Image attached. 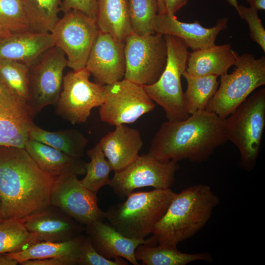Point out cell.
I'll use <instances>...</instances> for the list:
<instances>
[{"instance_id":"23","label":"cell","mask_w":265,"mask_h":265,"mask_svg":"<svg viewBox=\"0 0 265 265\" xmlns=\"http://www.w3.org/2000/svg\"><path fill=\"white\" fill-rule=\"evenodd\" d=\"M238 54L230 44L216 45L190 53L186 71L195 76H221L234 65Z\"/></svg>"},{"instance_id":"42","label":"cell","mask_w":265,"mask_h":265,"mask_svg":"<svg viewBox=\"0 0 265 265\" xmlns=\"http://www.w3.org/2000/svg\"><path fill=\"white\" fill-rule=\"evenodd\" d=\"M159 4V14L166 13V9L163 0H158Z\"/></svg>"},{"instance_id":"27","label":"cell","mask_w":265,"mask_h":265,"mask_svg":"<svg viewBox=\"0 0 265 265\" xmlns=\"http://www.w3.org/2000/svg\"><path fill=\"white\" fill-rule=\"evenodd\" d=\"M28 139L41 142L77 158L83 156L88 142L87 138L76 129L48 131L35 124L29 130Z\"/></svg>"},{"instance_id":"9","label":"cell","mask_w":265,"mask_h":265,"mask_svg":"<svg viewBox=\"0 0 265 265\" xmlns=\"http://www.w3.org/2000/svg\"><path fill=\"white\" fill-rule=\"evenodd\" d=\"M99 32L95 20L80 11L70 10L64 13L51 33L55 46L64 52L67 66L77 71L85 67Z\"/></svg>"},{"instance_id":"28","label":"cell","mask_w":265,"mask_h":265,"mask_svg":"<svg viewBox=\"0 0 265 265\" xmlns=\"http://www.w3.org/2000/svg\"><path fill=\"white\" fill-rule=\"evenodd\" d=\"M187 82V88L184 98L187 112L192 114L205 110L216 93L218 87V77L215 75L195 76L187 73L183 74Z\"/></svg>"},{"instance_id":"3","label":"cell","mask_w":265,"mask_h":265,"mask_svg":"<svg viewBox=\"0 0 265 265\" xmlns=\"http://www.w3.org/2000/svg\"><path fill=\"white\" fill-rule=\"evenodd\" d=\"M220 200L206 184L189 186L176 193L155 225L152 237L158 245L177 247L192 237L207 223Z\"/></svg>"},{"instance_id":"2","label":"cell","mask_w":265,"mask_h":265,"mask_svg":"<svg viewBox=\"0 0 265 265\" xmlns=\"http://www.w3.org/2000/svg\"><path fill=\"white\" fill-rule=\"evenodd\" d=\"M226 139L224 119L207 110L181 121L163 122L152 140L149 153L161 161L207 160Z\"/></svg>"},{"instance_id":"32","label":"cell","mask_w":265,"mask_h":265,"mask_svg":"<svg viewBox=\"0 0 265 265\" xmlns=\"http://www.w3.org/2000/svg\"><path fill=\"white\" fill-rule=\"evenodd\" d=\"M0 83L27 102L28 67L15 60L0 59Z\"/></svg>"},{"instance_id":"18","label":"cell","mask_w":265,"mask_h":265,"mask_svg":"<svg viewBox=\"0 0 265 265\" xmlns=\"http://www.w3.org/2000/svg\"><path fill=\"white\" fill-rule=\"evenodd\" d=\"M228 24V18L222 17L217 20L213 27L206 28L197 21L185 23L178 20L175 16L158 13L154 20V29L156 33L181 38L194 51L214 45L218 35L227 28Z\"/></svg>"},{"instance_id":"11","label":"cell","mask_w":265,"mask_h":265,"mask_svg":"<svg viewBox=\"0 0 265 265\" xmlns=\"http://www.w3.org/2000/svg\"><path fill=\"white\" fill-rule=\"evenodd\" d=\"M67 66L64 52L54 46L29 68L28 105L34 114L56 105L62 89L63 72Z\"/></svg>"},{"instance_id":"36","label":"cell","mask_w":265,"mask_h":265,"mask_svg":"<svg viewBox=\"0 0 265 265\" xmlns=\"http://www.w3.org/2000/svg\"><path fill=\"white\" fill-rule=\"evenodd\" d=\"M80 265H127L128 263L124 258L118 257L108 259L99 254L93 247L90 239L85 236L79 257Z\"/></svg>"},{"instance_id":"43","label":"cell","mask_w":265,"mask_h":265,"mask_svg":"<svg viewBox=\"0 0 265 265\" xmlns=\"http://www.w3.org/2000/svg\"><path fill=\"white\" fill-rule=\"evenodd\" d=\"M227 2L236 9H237L238 3L237 0H226Z\"/></svg>"},{"instance_id":"5","label":"cell","mask_w":265,"mask_h":265,"mask_svg":"<svg viewBox=\"0 0 265 265\" xmlns=\"http://www.w3.org/2000/svg\"><path fill=\"white\" fill-rule=\"evenodd\" d=\"M265 127V88L254 91L224 119L226 139L237 147L239 166L246 171L256 166Z\"/></svg>"},{"instance_id":"34","label":"cell","mask_w":265,"mask_h":265,"mask_svg":"<svg viewBox=\"0 0 265 265\" xmlns=\"http://www.w3.org/2000/svg\"><path fill=\"white\" fill-rule=\"evenodd\" d=\"M0 28L8 35L33 31L20 0H0Z\"/></svg>"},{"instance_id":"7","label":"cell","mask_w":265,"mask_h":265,"mask_svg":"<svg viewBox=\"0 0 265 265\" xmlns=\"http://www.w3.org/2000/svg\"><path fill=\"white\" fill-rule=\"evenodd\" d=\"M163 35L167 51L165 68L157 81L143 86L152 100L163 108L168 120L181 121L190 115L186 108L181 83L190 53L181 38Z\"/></svg>"},{"instance_id":"12","label":"cell","mask_w":265,"mask_h":265,"mask_svg":"<svg viewBox=\"0 0 265 265\" xmlns=\"http://www.w3.org/2000/svg\"><path fill=\"white\" fill-rule=\"evenodd\" d=\"M179 168L177 161H161L148 152L139 156L124 169L114 172L109 185L121 198L138 188H170L174 183Z\"/></svg>"},{"instance_id":"45","label":"cell","mask_w":265,"mask_h":265,"mask_svg":"<svg viewBox=\"0 0 265 265\" xmlns=\"http://www.w3.org/2000/svg\"><path fill=\"white\" fill-rule=\"evenodd\" d=\"M2 219L1 217V202L0 200V221Z\"/></svg>"},{"instance_id":"8","label":"cell","mask_w":265,"mask_h":265,"mask_svg":"<svg viewBox=\"0 0 265 265\" xmlns=\"http://www.w3.org/2000/svg\"><path fill=\"white\" fill-rule=\"evenodd\" d=\"M126 70L124 79L140 85L155 83L167 62V46L159 33L138 35L132 33L125 40Z\"/></svg>"},{"instance_id":"4","label":"cell","mask_w":265,"mask_h":265,"mask_svg":"<svg viewBox=\"0 0 265 265\" xmlns=\"http://www.w3.org/2000/svg\"><path fill=\"white\" fill-rule=\"evenodd\" d=\"M175 194L170 188L132 191L124 202L108 208L106 219L124 236L144 239L152 234Z\"/></svg>"},{"instance_id":"30","label":"cell","mask_w":265,"mask_h":265,"mask_svg":"<svg viewBox=\"0 0 265 265\" xmlns=\"http://www.w3.org/2000/svg\"><path fill=\"white\" fill-rule=\"evenodd\" d=\"M39 242L36 235L26 229L22 219L0 221V253L20 252Z\"/></svg>"},{"instance_id":"20","label":"cell","mask_w":265,"mask_h":265,"mask_svg":"<svg viewBox=\"0 0 265 265\" xmlns=\"http://www.w3.org/2000/svg\"><path fill=\"white\" fill-rule=\"evenodd\" d=\"M99 143L115 172L126 168L137 159L143 141L138 130L120 124L105 135Z\"/></svg>"},{"instance_id":"37","label":"cell","mask_w":265,"mask_h":265,"mask_svg":"<svg viewBox=\"0 0 265 265\" xmlns=\"http://www.w3.org/2000/svg\"><path fill=\"white\" fill-rule=\"evenodd\" d=\"M98 0H63L61 11L63 13L70 10H78L86 14L96 21Z\"/></svg>"},{"instance_id":"16","label":"cell","mask_w":265,"mask_h":265,"mask_svg":"<svg viewBox=\"0 0 265 265\" xmlns=\"http://www.w3.org/2000/svg\"><path fill=\"white\" fill-rule=\"evenodd\" d=\"M125 42L100 32L91 49L85 67L95 82L107 85L124 79L126 70Z\"/></svg>"},{"instance_id":"40","label":"cell","mask_w":265,"mask_h":265,"mask_svg":"<svg viewBox=\"0 0 265 265\" xmlns=\"http://www.w3.org/2000/svg\"><path fill=\"white\" fill-rule=\"evenodd\" d=\"M19 264L18 262L13 259L6 253H0V265H16Z\"/></svg>"},{"instance_id":"13","label":"cell","mask_w":265,"mask_h":265,"mask_svg":"<svg viewBox=\"0 0 265 265\" xmlns=\"http://www.w3.org/2000/svg\"><path fill=\"white\" fill-rule=\"evenodd\" d=\"M104 86L106 96L99 114L101 120L110 125L133 123L155 107L142 85L124 79Z\"/></svg>"},{"instance_id":"1","label":"cell","mask_w":265,"mask_h":265,"mask_svg":"<svg viewBox=\"0 0 265 265\" xmlns=\"http://www.w3.org/2000/svg\"><path fill=\"white\" fill-rule=\"evenodd\" d=\"M55 180L41 169L25 148L0 146L2 219H23L50 205Z\"/></svg>"},{"instance_id":"31","label":"cell","mask_w":265,"mask_h":265,"mask_svg":"<svg viewBox=\"0 0 265 265\" xmlns=\"http://www.w3.org/2000/svg\"><path fill=\"white\" fill-rule=\"evenodd\" d=\"M87 155L90 160L85 163L86 175L80 182L86 188L97 194L100 188L109 185L110 181L109 176L112 170L105 159L99 142L88 150Z\"/></svg>"},{"instance_id":"29","label":"cell","mask_w":265,"mask_h":265,"mask_svg":"<svg viewBox=\"0 0 265 265\" xmlns=\"http://www.w3.org/2000/svg\"><path fill=\"white\" fill-rule=\"evenodd\" d=\"M33 32L51 33L59 20L61 0H20Z\"/></svg>"},{"instance_id":"35","label":"cell","mask_w":265,"mask_h":265,"mask_svg":"<svg viewBox=\"0 0 265 265\" xmlns=\"http://www.w3.org/2000/svg\"><path fill=\"white\" fill-rule=\"evenodd\" d=\"M236 10L240 17L247 23L251 39L265 52V29L258 16V11L239 4Z\"/></svg>"},{"instance_id":"26","label":"cell","mask_w":265,"mask_h":265,"mask_svg":"<svg viewBox=\"0 0 265 265\" xmlns=\"http://www.w3.org/2000/svg\"><path fill=\"white\" fill-rule=\"evenodd\" d=\"M134 256L145 265H186L196 261H213L209 252L188 254L180 251L177 247L158 244H140L135 250Z\"/></svg>"},{"instance_id":"41","label":"cell","mask_w":265,"mask_h":265,"mask_svg":"<svg viewBox=\"0 0 265 265\" xmlns=\"http://www.w3.org/2000/svg\"><path fill=\"white\" fill-rule=\"evenodd\" d=\"M252 8L257 11L265 9V0H246Z\"/></svg>"},{"instance_id":"24","label":"cell","mask_w":265,"mask_h":265,"mask_svg":"<svg viewBox=\"0 0 265 265\" xmlns=\"http://www.w3.org/2000/svg\"><path fill=\"white\" fill-rule=\"evenodd\" d=\"M96 23L100 32L125 42L132 33L128 0H98Z\"/></svg>"},{"instance_id":"17","label":"cell","mask_w":265,"mask_h":265,"mask_svg":"<svg viewBox=\"0 0 265 265\" xmlns=\"http://www.w3.org/2000/svg\"><path fill=\"white\" fill-rule=\"evenodd\" d=\"M85 226L87 236L94 248L102 256L108 259L121 257L133 265H138L139 264L134 256L136 247L141 244H158L152 236L146 239L127 237L110 223L104 221H96Z\"/></svg>"},{"instance_id":"22","label":"cell","mask_w":265,"mask_h":265,"mask_svg":"<svg viewBox=\"0 0 265 265\" xmlns=\"http://www.w3.org/2000/svg\"><path fill=\"white\" fill-rule=\"evenodd\" d=\"M25 149L44 172L55 179L69 175L85 173V162L41 142L29 139Z\"/></svg>"},{"instance_id":"33","label":"cell","mask_w":265,"mask_h":265,"mask_svg":"<svg viewBox=\"0 0 265 265\" xmlns=\"http://www.w3.org/2000/svg\"><path fill=\"white\" fill-rule=\"evenodd\" d=\"M132 33L148 35L156 33L154 20L159 13L158 0H128Z\"/></svg>"},{"instance_id":"19","label":"cell","mask_w":265,"mask_h":265,"mask_svg":"<svg viewBox=\"0 0 265 265\" xmlns=\"http://www.w3.org/2000/svg\"><path fill=\"white\" fill-rule=\"evenodd\" d=\"M22 220L40 242L66 241L82 234L85 230L83 225L52 205Z\"/></svg>"},{"instance_id":"44","label":"cell","mask_w":265,"mask_h":265,"mask_svg":"<svg viewBox=\"0 0 265 265\" xmlns=\"http://www.w3.org/2000/svg\"><path fill=\"white\" fill-rule=\"evenodd\" d=\"M6 33H5L2 29L0 28V38L8 36Z\"/></svg>"},{"instance_id":"25","label":"cell","mask_w":265,"mask_h":265,"mask_svg":"<svg viewBox=\"0 0 265 265\" xmlns=\"http://www.w3.org/2000/svg\"><path fill=\"white\" fill-rule=\"evenodd\" d=\"M84 237L85 236L81 234L64 242L40 241L23 251L6 254L17 260L19 264L27 260L63 258L71 259L78 265L80 248Z\"/></svg>"},{"instance_id":"39","label":"cell","mask_w":265,"mask_h":265,"mask_svg":"<svg viewBox=\"0 0 265 265\" xmlns=\"http://www.w3.org/2000/svg\"><path fill=\"white\" fill-rule=\"evenodd\" d=\"M166 13L171 16L175 14L186 5L188 0H163Z\"/></svg>"},{"instance_id":"15","label":"cell","mask_w":265,"mask_h":265,"mask_svg":"<svg viewBox=\"0 0 265 265\" xmlns=\"http://www.w3.org/2000/svg\"><path fill=\"white\" fill-rule=\"evenodd\" d=\"M34 115L25 99L0 83V146L25 148Z\"/></svg>"},{"instance_id":"14","label":"cell","mask_w":265,"mask_h":265,"mask_svg":"<svg viewBox=\"0 0 265 265\" xmlns=\"http://www.w3.org/2000/svg\"><path fill=\"white\" fill-rule=\"evenodd\" d=\"M98 202L97 193L84 186L76 175L56 179L51 189V205L83 226L106 218Z\"/></svg>"},{"instance_id":"38","label":"cell","mask_w":265,"mask_h":265,"mask_svg":"<svg viewBox=\"0 0 265 265\" xmlns=\"http://www.w3.org/2000/svg\"><path fill=\"white\" fill-rule=\"evenodd\" d=\"M22 265H77L76 263L68 258H50L27 260L20 264Z\"/></svg>"},{"instance_id":"21","label":"cell","mask_w":265,"mask_h":265,"mask_svg":"<svg viewBox=\"0 0 265 265\" xmlns=\"http://www.w3.org/2000/svg\"><path fill=\"white\" fill-rule=\"evenodd\" d=\"M55 46L51 33L29 31L0 38V59H10L29 68Z\"/></svg>"},{"instance_id":"10","label":"cell","mask_w":265,"mask_h":265,"mask_svg":"<svg viewBox=\"0 0 265 265\" xmlns=\"http://www.w3.org/2000/svg\"><path fill=\"white\" fill-rule=\"evenodd\" d=\"M91 76L84 67L70 71L64 76L56 113L72 124L86 122L92 109L100 106L104 102L105 86L91 81Z\"/></svg>"},{"instance_id":"6","label":"cell","mask_w":265,"mask_h":265,"mask_svg":"<svg viewBox=\"0 0 265 265\" xmlns=\"http://www.w3.org/2000/svg\"><path fill=\"white\" fill-rule=\"evenodd\" d=\"M232 73L220 76V86L206 110L221 119L228 117L252 93L265 84V57L238 55Z\"/></svg>"}]
</instances>
